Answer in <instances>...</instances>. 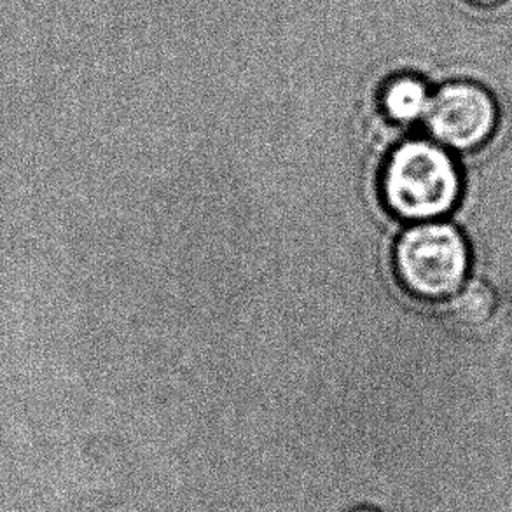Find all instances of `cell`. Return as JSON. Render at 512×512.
Segmentation results:
<instances>
[{"label":"cell","instance_id":"6da1fadb","mask_svg":"<svg viewBox=\"0 0 512 512\" xmlns=\"http://www.w3.org/2000/svg\"><path fill=\"white\" fill-rule=\"evenodd\" d=\"M460 186L455 161L429 140H408L397 147L383 175L388 208L415 221L450 212L460 196Z\"/></svg>","mask_w":512,"mask_h":512},{"label":"cell","instance_id":"7a4b0ae2","mask_svg":"<svg viewBox=\"0 0 512 512\" xmlns=\"http://www.w3.org/2000/svg\"><path fill=\"white\" fill-rule=\"evenodd\" d=\"M471 264L464 236L446 222L408 229L395 249L402 285L422 299L450 298L464 285Z\"/></svg>","mask_w":512,"mask_h":512},{"label":"cell","instance_id":"3957f363","mask_svg":"<svg viewBox=\"0 0 512 512\" xmlns=\"http://www.w3.org/2000/svg\"><path fill=\"white\" fill-rule=\"evenodd\" d=\"M425 121L430 135L443 146L471 151L492 137L497 126V105L478 84H444L430 98Z\"/></svg>","mask_w":512,"mask_h":512},{"label":"cell","instance_id":"277c9868","mask_svg":"<svg viewBox=\"0 0 512 512\" xmlns=\"http://www.w3.org/2000/svg\"><path fill=\"white\" fill-rule=\"evenodd\" d=\"M427 84L415 76H397L388 81L381 93V105L395 123L409 125L425 118L430 104Z\"/></svg>","mask_w":512,"mask_h":512},{"label":"cell","instance_id":"5b68a950","mask_svg":"<svg viewBox=\"0 0 512 512\" xmlns=\"http://www.w3.org/2000/svg\"><path fill=\"white\" fill-rule=\"evenodd\" d=\"M495 310V294L483 282H471L458 292L451 301L453 319L465 327H479L486 324Z\"/></svg>","mask_w":512,"mask_h":512},{"label":"cell","instance_id":"8992f818","mask_svg":"<svg viewBox=\"0 0 512 512\" xmlns=\"http://www.w3.org/2000/svg\"><path fill=\"white\" fill-rule=\"evenodd\" d=\"M472 2H476V4H495L499 0H472Z\"/></svg>","mask_w":512,"mask_h":512},{"label":"cell","instance_id":"52a82bcc","mask_svg":"<svg viewBox=\"0 0 512 512\" xmlns=\"http://www.w3.org/2000/svg\"><path fill=\"white\" fill-rule=\"evenodd\" d=\"M355 512H376V511H373V509H359V511H355Z\"/></svg>","mask_w":512,"mask_h":512}]
</instances>
